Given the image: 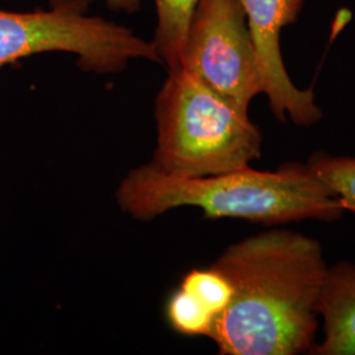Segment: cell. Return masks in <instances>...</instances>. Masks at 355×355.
<instances>
[{"label": "cell", "mask_w": 355, "mask_h": 355, "mask_svg": "<svg viewBox=\"0 0 355 355\" xmlns=\"http://www.w3.org/2000/svg\"><path fill=\"white\" fill-rule=\"evenodd\" d=\"M214 266L233 286L211 336L220 354L312 353L329 270L318 240L271 229L230 245Z\"/></svg>", "instance_id": "obj_1"}, {"label": "cell", "mask_w": 355, "mask_h": 355, "mask_svg": "<svg viewBox=\"0 0 355 355\" xmlns=\"http://www.w3.org/2000/svg\"><path fill=\"white\" fill-rule=\"evenodd\" d=\"M123 212L152 220L179 207H198L211 218H242L265 225L300 220L333 221L343 215L337 196L308 164L275 171L250 166L223 174L168 175L152 164L132 170L116 191Z\"/></svg>", "instance_id": "obj_2"}, {"label": "cell", "mask_w": 355, "mask_h": 355, "mask_svg": "<svg viewBox=\"0 0 355 355\" xmlns=\"http://www.w3.org/2000/svg\"><path fill=\"white\" fill-rule=\"evenodd\" d=\"M153 166L174 177H207L262 155V133L249 117L183 69L168 71L155 99Z\"/></svg>", "instance_id": "obj_3"}, {"label": "cell", "mask_w": 355, "mask_h": 355, "mask_svg": "<svg viewBox=\"0 0 355 355\" xmlns=\"http://www.w3.org/2000/svg\"><path fill=\"white\" fill-rule=\"evenodd\" d=\"M89 0H51L49 10H0V69L42 53H70L89 73L107 76L135 60L161 64L153 41L133 29L87 12Z\"/></svg>", "instance_id": "obj_4"}, {"label": "cell", "mask_w": 355, "mask_h": 355, "mask_svg": "<svg viewBox=\"0 0 355 355\" xmlns=\"http://www.w3.org/2000/svg\"><path fill=\"white\" fill-rule=\"evenodd\" d=\"M179 69L249 112L263 80L240 0H199Z\"/></svg>", "instance_id": "obj_5"}, {"label": "cell", "mask_w": 355, "mask_h": 355, "mask_svg": "<svg viewBox=\"0 0 355 355\" xmlns=\"http://www.w3.org/2000/svg\"><path fill=\"white\" fill-rule=\"evenodd\" d=\"M263 80V94L279 121L291 119L296 125L318 124L322 112L315 91L299 89L282 58V29L296 21L304 0H240Z\"/></svg>", "instance_id": "obj_6"}, {"label": "cell", "mask_w": 355, "mask_h": 355, "mask_svg": "<svg viewBox=\"0 0 355 355\" xmlns=\"http://www.w3.org/2000/svg\"><path fill=\"white\" fill-rule=\"evenodd\" d=\"M318 315L324 321V341L312 354L355 355V263L329 267Z\"/></svg>", "instance_id": "obj_7"}, {"label": "cell", "mask_w": 355, "mask_h": 355, "mask_svg": "<svg viewBox=\"0 0 355 355\" xmlns=\"http://www.w3.org/2000/svg\"><path fill=\"white\" fill-rule=\"evenodd\" d=\"M199 0H154L157 29L153 42L161 64H165L168 71L180 66L182 51Z\"/></svg>", "instance_id": "obj_8"}, {"label": "cell", "mask_w": 355, "mask_h": 355, "mask_svg": "<svg viewBox=\"0 0 355 355\" xmlns=\"http://www.w3.org/2000/svg\"><path fill=\"white\" fill-rule=\"evenodd\" d=\"M166 316L173 329L189 337L211 338L217 322L215 315L180 286L167 300Z\"/></svg>", "instance_id": "obj_9"}, {"label": "cell", "mask_w": 355, "mask_h": 355, "mask_svg": "<svg viewBox=\"0 0 355 355\" xmlns=\"http://www.w3.org/2000/svg\"><path fill=\"white\" fill-rule=\"evenodd\" d=\"M306 164L337 196L343 211L355 214V157L318 152Z\"/></svg>", "instance_id": "obj_10"}, {"label": "cell", "mask_w": 355, "mask_h": 355, "mask_svg": "<svg viewBox=\"0 0 355 355\" xmlns=\"http://www.w3.org/2000/svg\"><path fill=\"white\" fill-rule=\"evenodd\" d=\"M180 287L195 295L217 320L233 299L230 280L214 265L208 268H193L184 275Z\"/></svg>", "instance_id": "obj_11"}, {"label": "cell", "mask_w": 355, "mask_h": 355, "mask_svg": "<svg viewBox=\"0 0 355 355\" xmlns=\"http://www.w3.org/2000/svg\"><path fill=\"white\" fill-rule=\"evenodd\" d=\"M105 3L112 11L130 15L140 10L142 0H105Z\"/></svg>", "instance_id": "obj_12"}]
</instances>
